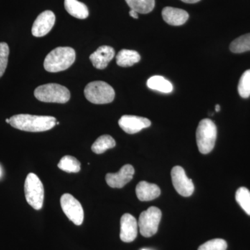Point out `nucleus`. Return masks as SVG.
Here are the masks:
<instances>
[{"label":"nucleus","mask_w":250,"mask_h":250,"mask_svg":"<svg viewBox=\"0 0 250 250\" xmlns=\"http://www.w3.org/2000/svg\"><path fill=\"white\" fill-rule=\"evenodd\" d=\"M9 124L21 131L42 132L52 129L57 125V119L52 116L19 114L11 117Z\"/></svg>","instance_id":"nucleus-1"},{"label":"nucleus","mask_w":250,"mask_h":250,"mask_svg":"<svg viewBox=\"0 0 250 250\" xmlns=\"http://www.w3.org/2000/svg\"><path fill=\"white\" fill-rule=\"evenodd\" d=\"M76 59L75 49L69 47H59L49 52L44 61L46 71H64L71 66Z\"/></svg>","instance_id":"nucleus-2"},{"label":"nucleus","mask_w":250,"mask_h":250,"mask_svg":"<svg viewBox=\"0 0 250 250\" xmlns=\"http://www.w3.org/2000/svg\"><path fill=\"white\" fill-rule=\"evenodd\" d=\"M217 139V126L211 120L206 118L200 122L196 131L199 151L207 154L213 150Z\"/></svg>","instance_id":"nucleus-3"},{"label":"nucleus","mask_w":250,"mask_h":250,"mask_svg":"<svg viewBox=\"0 0 250 250\" xmlns=\"http://www.w3.org/2000/svg\"><path fill=\"white\" fill-rule=\"evenodd\" d=\"M34 96L43 103L65 104L70 100V92L66 87L58 83H47L37 87Z\"/></svg>","instance_id":"nucleus-4"},{"label":"nucleus","mask_w":250,"mask_h":250,"mask_svg":"<svg viewBox=\"0 0 250 250\" xmlns=\"http://www.w3.org/2000/svg\"><path fill=\"white\" fill-rule=\"evenodd\" d=\"M85 98L95 104L111 103L115 98V90L107 83L102 81L92 82L85 86Z\"/></svg>","instance_id":"nucleus-5"},{"label":"nucleus","mask_w":250,"mask_h":250,"mask_svg":"<svg viewBox=\"0 0 250 250\" xmlns=\"http://www.w3.org/2000/svg\"><path fill=\"white\" fill-rule=\"evenodd\" d=\"M26 200L36 210L42 208L44 202V187L36 174L29 173L24 183Z\"/></svg>","instance_id":"nucleus-6"},{"label":"nucleus","mask_w":250,"mask_h":250,"mask_svg":"<svg viewBox=\"0 0 250 250\" xmlns=\"http://www.w3.org/2000/svg\"><path fill=\"white\" fill-rule=\"evenodd\" d=\"M162 213L159 208L151 207L140 215L139 225L140 233L146 238L154 236L157 232Z\"/></svg>","instance_id":"nucleus-7"},{"label":"nucleus","mask_w":250,"mask_h":250,"mask_svg":"<svg viewBox=\"0 0 250 250\" xmlns=\"http://www.w3.org/2000/svg\"><path fill=\"white\" fill-rule=\"evenodd\" d=\"M61 206L62 211L70 221L76 225H81L84 219L83 207L77 199L68 193L63 194L61 197Z\"/></svg>","instance_id":"nucleus-8"},{"label":"nucleus","mask_w":250,"mask_h":250,"mask_svg":"<svg viewBox=\"0 0 250 250\" xmlns=\"http://www.w3.org/2000/svg\"><path fill=\"white\" fill-rule=\"evenodd\" d=\"M172 184L179 195L189 197L193 193L195 187L192 179L186 174L185 170L181 166H174L171 171Z\"/></svg>","instance_id":"nucleus-9"},{"label":"nucleus","mask_w":250,"mask_h":250,"mask_svg":"<svg viewBox=\"0 0 250 250\" xmlns=\"http://www.w3.org/2000/svg\"><path fill=\"white\" fill-rule=\"evenodd\" d=\"M56 16L51 11L41 13L33 24L31 33L35 37H42L52 30L55 24Z\"/></svg>","instance_id":"nucleus-10"},{"label":"nucleus","mask_w":250,"mask_h":250,"mask_svg":"<svg viewBox=\"0 0 250 250\" xmlns=\"http://www.w3.org/2000/svg\"><path fill=\"white\" fill-rule=\"evenodd\" d=\"M118 125L125 132L134 134L143 129L149 127L151 125V121L143 117L125 115L118 121Z\"/></svg>","instance_id":"nucleus-11"},{"label":"nucleus","mask_w":250,"mask_h":250,"mask_svg":"<svg viewBox=\"0 0 250 250\" xmlns=\"http://www.w3.org/2000/svg\"><path fill=\"white\" fill-rule=\"evenodd\" d=\"M134 168L132 166L126 164L121 167L116 173H108L106 175V182L113 188H122L131 182L134 175Z\"/></svg>","instance_id":"nucleus-12"},{"label":"nucleus","mask_w":250,"mask_h":250,"mask_svg":"<svg viewBox=\"0 0 250 250\" xmlns=\"http://www.w3.org/2000/svg\"><path fill=\"white\" fill-rule=\"evenodd\" d=\"M137 220L129 213H125L121 217V239L125 243H131L136 239L138 235Z\"/></svg>","instance_id":"nucleus-13"},{"label":"nucleus","mask_w":250,"mask_h":250,"mask_svg":"<svg viewBox=\"0 0 250 250\" xmlns=\"http://www.w3.org/2000/svg\"><path fill=\"white\" fill-rule=\"evenodd\" d=\"M115 54L116 52L113 47L103 45L92 54L89 59L95 68L103 70L108 66V63L114 58Z\"/></svg>","instance_id":"nucleus-14"},{"label":"nucleus","mask_w":250,"mask_h":250,"mask_svg":"<svg viewBox=\"0 0 250 250\" xmlns=\"http://www.w3.org/2000/svg\"><path fill=\"white\" fill-rule=\"evenodd\" d=\"M162 16L166 23L172 26L183 25L189 18L188 14L184 10L170 6L163 9Z\"/></svg>","instance_id":"nucleus-15"},{"label":"nucleus","mask_w":250,"mask_h":250,"mask_svg":"<svg viewBox=\"0 0 250 250\" xmlns=\"http://www.w3.org/2000/svg\"><path fill=\"white\" fill-rule=\"evenodd\" d=\"M136 193L138 199L141 201H152L160 196L161 190L160 188L156 184L143 181L136 186Z\"/></svg>","instance_id":"nucleus-16"},{"label":"nucleus","mask_w":250,"mask_h":250,"mask_svg":"<svg viewBox=\"0 0 250 250\" xmlns=\"http://www.w3.org/2000/svg\"><path fill=\"white\" fill-rule=\"evenodd\" d=\"M65 9L69 14L78 19H85L89 16V11L86 5L77 0H65Z\"/></svg>","instance_id":"nucleus-17"},{"label":"nucleus","mask_w":250,"mask_h":250,"mask_svg":"<svg viewBox=\"0 0 250 250\" xmlns=\"http://www.w3.org/2000/svg\"><path fill=\"white\" fill-rule=\"evenodd\" d=\"M141 60L139 52L134 50L123 49L116 55V63L121 67H130Z\"/></svg>","instance_id":"nucleus-18"},{"label":"nucleus","mask_w":250,"mask_h":250,"mask_svg":"<svg viewBox=\"0 0 250 250\" xmlns=\"http://www.w3.org/2000/svg\"><path fill=\"white\" fill-rule=\"evenodd\" d=\"M148 88L152 90H157L164 93H170L173 90V85L170 82L166 80L164 77L153 76L147 80Z\"/></svg>","instance_id":"nucleus-19"},{"label":"nucleus","mask_w":250,"mask_h":250,"mask_svg":"<svg viewBox=\"0 0 250 250\" xmlns=\"http://www.w3.org/2000/svg\"><path fill=\"white\" fill-rule=\"evenodd\" d=\"M116 146V141L109 135H103L96 140L92 146L91 149L97 154H103L108 149H112Z\"/></svg>","instance_id":"nucleus-20"},{"label":"nucleus","mask_w":250,"mask_h":250,"mask_svg":"<svg viewBox=\"0 0 250 250\" xmlns=\"http://www.w3.org/2000/svg\"><path fill=\"white\" fill-rule=\"evenodd\" d=\"M131 9L138 14H147L152 12L155 6V0H125Z\"/></svg>","instance_id":"nucleus-21"},{"label":"nucleus","mask_w":250,"mask_h":250,"mask_svg":"<svg viewBox=\"0 0 250 250\" xmlns=\"http://www.w3.org/2000/svg\"><path fill=\"white\" fill-rule=\"evenodd\" d=\"M58 167L61 170L68 173H77L81 170V164L74 156L66 155L59 161Z\"/></svg>","instance_id":"nucleus-22"},{"label":"nucleus","mask_w":250,"mask_h":250,"mask_svg":"<svg viewBox=\"0 0 250 250\" xmlns=\"http://www.w3.org/2000/svg\"><path fill=\"white\" fill-rule=\"evenodd\" d=\"M233 53L239 54L250 51V33L237 38L229 46Z\"/></svg>","instance_id":"nucleus-23"},{"label":"nucleus","mask_w":250,"mask_h":250,"mask_svg":"<svg viewBox=\"0 0 250 250\" xmlns=\"http://www.w3.org/2000/svg\"><path fill=\"white\" fill-rule=\"evenodd\" d=\"M236 200L247 214L250 215V190L247 188H239L236 192Z\"/></svg>","instance_id":"nucleus-24"},{"label":"nucleus","mask_w":250,"mask_h":250,"mask_svg":"<svg viewBox=\"0 0 250 250\" xmlns=\"http://www.w3.org/2000/svg\"><path fill=\"white\" fill-rule=\"evenodd\" d=\"M238 90L241 98H248L250 96V70H246L242 75Z\"/></svg>","instance_id":"nucleus-25"},{"label":"nucleus","mask_w":250,"mask_h":250,"mask_svg":"<svg viewBox=\"0 0 250 250\" xmlns=\"http://www.w3.org/2000/svg\"><path fill=\"white\" fill-rule=\"evenodd\" d=\"M228 243L221 238H215L206 242L199 247L198 250H227Z\"/></svg>","instance_id":"nucleus-26"},{"label":"nucleus","mask_w":250,"mask_h":250,"mask_svg":"<svg viewBox=\"0 0 250 250\" xmlns=\"http://www.w3.org/2000/svg\"><path fill=\"white\" fill-rule=\"evenodd\" d=\"M9 47L6 42H0V78L4 75L9 60Z\"/></svg>","instance_id":"nucleus-27"},{"label":"nucleus","mask_w":250,"mask_h":250,"mask_svg":"<svg viewBox=\"0 0 250 250\" xmlns=\"http://www.w3.org/2000/svg\"><path fill=\"white\" fill-rule=\"evenodd\" d=\"M129 15L131 17L135 18V19H138V18H139L138 13L135 11L134 10L131 9V11H129Z\"/></svg>","instance_id":"nucleus-28"},{"label":"nucleus","mask_w":250,"mask_h":250,"mask_svg":"<svg viewBox=\"0 0 250 250\" xmlns=\"http://www.w3.org/2000/svg\"><path fill=\"white\" fill-rule=\"evenodd\" d=\"M184 2L187 3V4H195V3L198 2L200 0H181Z\"/></svg>","instance_id":"nucleus-29"},{"label":"nucleus","mask_w":250,"mask_h":250,"mask_svg":"<svg viewBox=\"0 0 250 250\" xmlns=\"http://www.w3.org/2000/svg\"><path fill=\"white\" fill-rule=\"evenodd\" d=\"M220 110V105L217 104L216 106H215V111L219 112Z\"/></svg>","instance_id":"nucleus-30"},{"label":"nucleus","mask_w":250,"mask_h":250,"mask_svg":"<svg viewBox=\"0 0 250 250\" xmlns=\"http://www.w3.org/2000/svg\"><path fill=\"white\" fill-rule=\"evenodd\" d=\"M6 123H10V119H6Z\"/></svg>","instance_id":"nucleus-31"},{"label":"nucleus","mask_w":250,"mask_h":250,"mask_svg":"<svg viewBox=\"0 0 250 250\" xmlns=\"http://www.w3.org/2000/svg\"><path fill=\"white\" fill-rule=\"evenodd\" d=\"M59 125V122H57V125Z\"/></svg>","instance_id":"nucleus-32"},{"label":"nucleus","mask_w":250,"mask_h":250,"mask_svg":"<svg viewBox=\"0 0 250 250\" xmlns=\"http://www.w3.org/2000/svg\"><path fill=\"white\" fill-rule=\"evenodd\" d=\"M0 175H1V170H0Z\"/></svg>","instance_id":"nucleus-33"},{"label":"nucleus","mask_w":250,"mask_h":250,"mask_svg":"<svg viewBox=\"0 0 250 250\" xmlns=\"http://www.w3.org/2000/svg\"><path fill=\"white\" fill-rule=\"evenodd\" d=\"M146 250V249H143V250Z\"/></svg>","instance_id":"nucleus-34"}]
</instances>
